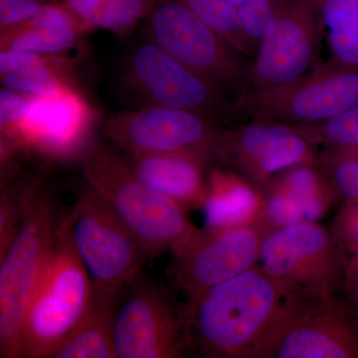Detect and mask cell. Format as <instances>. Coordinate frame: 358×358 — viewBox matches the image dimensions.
Wrapping results in <instances>:
<instances>
[{"mask_svg": "<svg viewBox=\"0 0 358 358\" xmlns=\"http://www.w3.org/2000/svg\"><path fill=\"white\" fill-rule=\"evenodd\" d=\"M289 0H230L242 32L256 52Z\"/></svg>", "mask_w": 358, "mask_h": 358, "instance_id": "4316f807", "label": "cell"}, {"mask_svg": "<svg viewBox=\"0 0 358 358\" xmlns=\"http://www.w3.org/2000/svg\"><path fill=\"white\" fill-rule=\"evenodd\" d=\"M259 225L223 230H201L190 243L173 254L166 268L169 286L196 301L212 287L255 267L263 240Z\"/></svg>", "mask_w": 358, "mask_h": 358, "instance_id": "5bb4252c", "label": "cell"}, {"mask_svg": "<svg viewBox=\"0 0 358 358\" xmlns=\"http://www.w3.org/2000/svg\"><path fill=\"white\" fill-rule=\"evenodd\" d=\"M89 32L61 0H51L31 20L0 32V50L63 54Z\"/></svg>", "mask_w": 358, "mask_h": 358, "instance_id": "d6986e66", "label": "cell"}, {"mask_svg": "<svg viewBox=\"0 0 358 358\" xmlns=\"http://www.w3.org/2000/svg\"><path fill=\"white\" fill-rule=\"evenodd\" d=\"M357 106L358 67L334 59L288 86L235 99L238 115L296 128L324 124Z\"/></svg>", "mask_w": 358, "mask_h": 358, "instance_id": "ba28073f", "label": "cell"}, {"mask_svg": "<svg viewBox=\"0 0 358 358\" xmlns=\"http://www.w3.org/2000/svg\"><path fill=\"white\" fill-rule=\"evenodd\" d=\"M67 217L94 289L124 291L143 266L155 259L110 204L87 183Z\"/></svg>", "mask_w": 358, "mask_h": 358, "instance_id": "52a82bcc", "label": "cell"}, {"mask_svg": "<svg viewBox=\"0 0 358 358\" xmlns=\"http://www.w3.org/2000/svg\"><path fill=\"white\" fill-rule=\"evenodd\" d=\"M315 145L300 129L281 122L251 121L224 129L215 160L254 183L317 159Z\"/></svg>", "mask_w": 358, "mask_h": 358, "instance_id": "2e32d148", "label": "cell"}, {"mask_svg": "<svg viewBox=\"0 0 358 358\" xmlns=\"http://www.w3.org/2000/svg\"><path fill=\"white\" fill-rule=\"evenodd\" d=\"M224 128L189 110L145 106L108 115L102 134L124 154L192 155L208 164L215 160Z\"/></svg>", "mask_w": 358, "mask_h": 358, "instance_id": "30bf717a", "label": "cell"}, {"mask_svg": "<svg viewBox=\"0 0 358 358\" xmlns=\"http://www.w3.org/2000/svg\"><path fill=\"white\" fill-rule=\"evenodd\" d=\"M76 60L33 68L1 76L2 88L33 96H52L69 89H79L75 77Z\"/></svg>", "mask_w": 358, "mask_h": 358, "instance_id": "cb8c5ba5", "label": "cell"}, {"mask_svg": "<svg viewBox=\"0 0 358 358\" xmlns=\"http://www.w3.org/2000/svg\"><path fill=\"white\" fill-rule=\"evenodd\" d=\"M353 279V281L357 282V298L358 301V274L350 275Z\"/></svg>", "mask_w": 358, "mask_h": 358, "instance_id": "e575fe53", "label": "cell"}, {"mask_svg": "<svg viewBox=\"0 0 358 358\" xmlns=\"http://www.w3.org/2000/svg\"><path fill=\"white\" fill-rule=\"evenodd\" d=\"M67 211L45 171L28 174L20 230L0 258V357L21 358L26 315Z\"/></svg>", "mask_w": 358, "mask_h": 358, "instance_id": "6da1fadb", "label": "cell"}, {"mask_svg": "<svg viewBox=\"0 0 358 358\" xmlns=\"http://www.w3.org/2000/svg\"><path fill=\"white\" fill-rule=\"evenodd\" d=\"M299 129L315 145L358 148V106L324 124Z\"/></svg>", "mask_w": 358, "mask_h": 358, "instance_id": "83f0119b", "label": "cell"}, {"mask_svg": "<svg viewBox=\"0 0 358 358\" xmlns=\"http://www.w3.org/2000/svg\"><path fill=\"white\" fill-rule=\"evenodd\" d=\"M322 38L319 0H289L257 47L241 94L282 88L306 76L320 65Z\"/></svg>", "mask_w": 358, "mask_h": 358, "instance_id": "8fae6325", "label": "cell"}, {"mask_svg": "<svg viewBox=\"0 0 358 358\" xmlns=\"http://www.w3.org/2000/svg\"><path fill=\"white\" fill-rule=\"evenodd\" d=\"M67 56L63 54H39L33 52L0 51V76L20 71L45 67L63 62Z\"/></svg>", "mask_w": 358, "mask_h": 358, "instance_id": "1f68e13d", "label": "cell"}, {"mask_svg": "<svg viewBox=\"0 0 358 358\" xmlns=\"http://www.w3.org/2000/svg\"><path fill=\"white\" fill-rule=\"evenodd\" d=\"M207 178L208 193L202 209L204 230L259 225L263 218L264 194L252 181L227 167L209 169Z\"/></svg>", "mask_w": 358, "mask_h": 358, "instance_id": "ac0fdd59", "label": "cell"}, {"mask_svg": "<svg viewBox=\"0 0 358 358\" xmlns=\"http://www.w3.org/2000/svg\"><path fill=\"white\" fill-rule=\"evenodd\" d=\"M187 7L237 53L242 56H254L255 51L242 32L233 10L230 0H178Z\"/></svg>", "mask_w": 358, "mask_h": 358, "instance_id": "d4e9b609", "label": "cell"}, {"mask_svg": "<svg viewBox=\"0 0 358 358\" xmlns=\"http://www.w3.org/2000/svg\"><path fill=\"white\" fill-rule=\"evenodd\" d=\"M33 95L18 93L11 90H0V138L13 136L23 115L27 112Z\"/></svg>", "mask_w": 358, "mask_h": 358, "instance_id": "4dcf8cb0", "label": "cell"}, {"mask_svg": "<svg viewBox=\"0 0 358 358\" xmlns=\"http://www.w3.org/2000/svg\"><path fill=\"white\" fill-rule=\"evenodd\" d=\"M348 274H358V256L352 257V262L348 265Z\"/></svg>", "mask_w": 358, "mask_h": 358, "instance_id": "836d02e7", "label": "cell"}, {"mask_svg": "<svg viewBox=\"0 0 358 358\" xmlns=\"http://www.w3.org/2000/svg\"><path fill=\"white\" fill-rule=\"evenodd\" d=\"M79 164L84 182L110 204L155 259L180 251L201 232L185 208L141 180L112 143L92 141Z\"/></svg>", "mask_w": 358, "mask_h": 358, "instance_id": "3957f363", "label": "cell"}, {"mask_svg": "<svg viewBox=\"0 0 358 358\" xmlns=\"http://www.w3.org/2000/svg\"><path fill=\"white\" fill-rule=\"evenodd\" d=\"M124 81L145 106L189 110L219 122L236 117L235 101L150 39L129 52Z\"/></svg>", "mask_w": 358, "mask_h": 358, "instance_id": "9c48e42d", "label": "cell"}, {"mask_svg": "<svg viewBox=\"0 0 358 358\" xmlns=\"http://www.w3.org/2000/svg\"><path fill=\"white\" fill-rule=\"evenodd\" d=\"M331 230L345 255L358 256V200L346 201Z\"/></svg>", "mask_w": 358, "mask_h": 358, "instance_id": "f546056e", "label": "cell"}, {"mask_svg": "<svg viewBox=\"0 0 358 358\" xmlns=\"http://www.w3.org/2000/svg\"><path fill=\"white\" fill-rule=\"evenodd\" d=\"M293 301L259 267L187 303L193 348L207 357H249Z\"/></svg>", "mask_w": 358, "mask_h": 358, "instance_id": "7a4b0ae2", "label": "cell"}, {"mask_svg": "<svg viewBox=\"0 0 358 358\" xmlns=\"http://www.w3.org/2000/svg\"><path fill=\"white\" fill-rule=\"evenodd\" d=\"M145 21L148 38L162 50L228 95L241 94L248 69L242 55L187 7L178 0H159Z\"/></svg>", "mask_w": 358, "mask_h": 358, "instance_id": "7c38bea8", "label": "cell"}, {"mask_svg": "<svg viewBox=\"0 0 358 358\" xmlns=\"http://www.w3.org/2000/svg\"><path fill=\"white\" fill-rule=\"evenodd\" d=\"M98 110L80 89L33 96L13 136L0 143L20 152L33 150L48 159L79 160L91 145Z\"/></svg>", "mask_w": 358, "mask_h": 358, "instance_id": "9a60e30c", "label": "cell"}, {"mask_svg": "<svg viewBox=\"0 0 358 358\" xmlns=\"http://www.w3.org/2000/svg\"><path fill=\"white\" fill-rule=\"evenodd\" d=\"M91 294V278L66 214L51 262L26 315L21 358H49L81 319Z\"/></svg>", "mask_w": 358, "mask_h": 358, "instance_id": "277c9868", "label": "cell"}, {"mask_svg": "<svg viewBox=\"0 0 358 358\" xmlns=\"http://www.w3.org/2000/svg\"><path fill=\"white\" fill-rule=\"evenodd\" d=\"M315 164L338 196L358 200V148H326Z\"/></svg>", "mask_w": 358, "mask_h": 358, "instance_id": "484cf974", "label": "cell"}, {"mask_svg": "<svg viewBox=\"0 0 358 358\" xmlns=\"http://www.w3.org/2000/svg\"><path fill=\"white\" fill-rule=\"evenodd\" d=\"M117 358H181L194 353L186 301L138 273L124 289L115 327Z\"/></svg>", "mask_w": 358, "mask_h": 358, "instance_id": "8992f818", "label": "cell"}, {"mask_svg": "<svg viewBox=\"0 0 358 358\" xmlns=\"http://www.w3.org/2000/svg\"><path fill=\"white\" fill-rule=\"evenodd\" d=\"M345 256L331 229L303 222L266 233L258 263L289 300L300 301L333 298Z\"/></svg>", "mask_w": 358, "mask_h": 358, "instance_id": "5b68a950", "label": "cell"}, {"mask_svg": "<svg viewBox=\"0 0 358 358\" xmlns=\"http://www.w3.org/2000/svg\"><path fill=\"white\" fill-rule=\"evenodd\" d=\"M27 178V173H20L13 182L0 188V258L6 255L20 230Z\"/></svg>", "mask_w": 358, "mask_h": 358, "instance_id": "f1b7e54d", "label": "cell"}, {"mask_svg": "<svg viewBox=\"0 0 358 358\" xmlns=\"http://www.w3.org/2000/svg\"><path fill=\"white\" fill-rule=\"evenodd\" d=\"M124 291H102L92 287L83 315L49 358H117L115 319Z\"/></svg>", "mask_w": 358, "mask_h": 358, "instance_id": "ffe728a7", "label": "cell"}, {"mask_svg": "<svg viewBox=\"0 0 358 358\" xmlns=\"http://www.w3.org/2000/svg\"><path fill=\"white\" fill-rule=\"evenodd\" d=\"M331 59L358 67V0H319Z\"/></svg>", "mask_w": 358, "mask_h": 358, "instance_id": "603a6c76", "label": "cell"}, {"mask_svg": "<svg viewBox=\"0 0 358 358\" xmlns=\"http://www.w3.org/2000/svg\"><path fill=\"white\" fill-rule=\"evenodd\" d=\"M51 0H0V32L31 20Z\"/></svg>", "mask_w": 358, "mask_h": 358, "instance_id": "d6a6232c", "label": "cell"}, {"mask_svg": "<svg viewBox=\"0 0 358 358\" xmlns=\"http://www.w3.org/2000/svg\"><path fill=\"white\" fill-rule=\"evenodd\" d=\"M266 185L288 196L303 213L305 222H317L338 196L315 162L292 167Z\"/></svg>", "mask_w": 358, "mask_h": 358, "instance_id": "44dd1931", "label": "cell"}, {"mask_svg": "<svg viewBox=\"0 0 358 358\" xmlns=\"http://www.w3.org/2000/svg\"><path fill=\"white\" fill-rule=\"evenodd\" d=\"M250 358H358V326L333 298L294 301Z\"/></svg>", "mask_w": 358, "mask_h": 358, "instance_id": "4fadbf2b", "label": "cell"}, {"mask_svg": "<svg viewBox=\"0 0 358 358\" xmlns=\"http://www.w3.org/2000/svg\"><path fill=\"white\" fill-rule=\"evenodd\" d=\"M159 0H63L90 31L107 30L126 37L150 15Z\"/></svg>", "mask_w": 358, "mask_h": 358, "instance_id": "7402d4cb", "label": "cell"}, {"mask_svg": "<svg viewBox=\"0 0 358 358\" xmlns=\"http://www.w3.org/2000/svg\"><path fill=\"white\" fill-rule=\"evenodd\" d=\"M131 171L145 185L187 209H203L210 164L192 155L124 154Z\"/></svg>", "mask_w": 358, "mask_h": 358, "instance_id": "e0dca14e", "label": "cell"}]
</instances>
